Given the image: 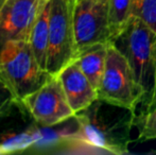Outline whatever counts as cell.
Returning a JSON list of instances; mask_svg holds the SVG:
<instances>
[{
	"label": "cell",
	"mask_w": 156,
	"mask_h": 155,
	"mask_svg": "<svg viewBox=\"0 0 156 155\" xmlns=\"http://www.w3.org/2000/svg\"><path fill=\"white\" fill-rule=\"evenodd\" d=\"M131 18L132 0H109L111 43L126 28Z\"/></svg>",
	"instance_id": "cell-12"
},
{
	"label": "cell",
	"mask_w": 156,
	"mask_h": 155,
	"mask_svg": "<svg viewBox=\"0 0 156 155\" xmlns=\"http://www.w3.org/2000/svg\"><path fill=\"white\" fill-rule=\"evenodd\" d=\"M20 102L31 119L41 128L55 126L74 116L56 76H51L41 88Z\"/></svg>",
	"instance_id": "cell-7"
},
{
	"label": "cell",
	"mask_w": 156,
	"mask_h": 155,
	"mask_svg": "<svg viewBox=\"0 0 156 155\" xmlns=\"http://www.w3.org/2000/svg\"><path fill=\"white\" fill-rule=\"evenodd\" d=\"M135 126L138 129V143L156 140V103L139 111L136 115Z\"/></svg>",
	"instance_id": "cell-13"
},
{
	"label": "cell",
	"mask_w": 156,
	"mask_h": 155,
	"mask_svg": "<svg viewBox=\"0 0 156 155\" xmlns=\"http://www.w3.org/2000/svg\"><path fill=\"white\" fill-rule=\"evenodd\" d=\"M49 43L47 68L56 76L78 54L73 26V0H50Z\"/></svg>",
	"instance_id": "cell-5"
},
{
	"label": "cell",
	"mask_w": 156,
	"mask_h": 155,
	"mask_svg": "<svg viewBox=\"0 0 156 155\" xmlns=\"http://www.w3.org/2000/svg\"><path fill=\"white\" fill-rule=\"evenodd\" d=\"M16 101L17 99L13 95L11 89L0 78V120L12 110Z\"/></svg>",
	"instance_id": "cell-15"
},
{
	"label": "cell",
	"mask_w": 156,
	"mask_h": 155,
	"mask_svg": "<svg viewBox=\"0 0 156 155\" xmlns=\"http://www.w3.org/2000/svg\"><path fill=\"white\" fill-rule=\"evenodd\" d=\"M6 0H0V10H1V8L3 6V4L5 3Z\"/></svg>",
	"instance_id": "cell-17"
},
{
	"label": "cell",
	"mask_w": 156,
	"mask_h": 155,
	"mask_svg": "<svg viewBox=\"0 0 156 155\" xmlns=\"http://www.w3.org/2000/svg\"><path fill=\"white\" fill-rule=\"evenodd\" d=\"M0 154H5V153H4V151H3V149H2L1 146H0Z\"/></svg>",
	"instance_id": "cell-18"
},
{
	"label": "cell",
	"mask_w": 156,
	"mask_h": 155,
	"mask_svg": "<svg viewBox=\"0 0 156 155\" xmlns=\"http://www.w3.org/2000/svg\"><path fill=\"white\" fill-rule=\"evenodd\" d=\"M73 26L78 53L96 44H109V0H73Z\"/></svg>",
	"instance_id": "cell-6"
},
{
	"label": "cell",
	"mask_w": 156,
	"mask_h": 155,
	"mask_svg": "<svg viewBox=\"0 0 156 155\" xmlns=\"http://www.w3.org/2000/svg\"><path fill=\"white\" fill-rule=\"evenodd\" d=\"M142 91L124 55L108 44L104 72L98 88V99L137 112L142 102Z\"/></svg>",
	"instance_id": "cell-4"
},
{
	"label": "cell",
	"mask_w": 156,
	"mask_h": 155,
	"mask_svg": "<svg viewBox=\"0 0 156 155\" xmlns=\"http://www.w3.org/2000/svg\"><path fill=\"white\" fill-rule=\"evenodd\" d=\"M154 103H156V44H155V67H154V91H153L152 104H154ZM152 104H151V105H152Z\"/></svg>",
	"instance_id": "cell-16"
},
{
	"label": "cell",
	"mask_w": 156,
	"mask_h": 155,
	"mask_svg": "<svg viewBox=\"0 0 156 155\" xmlns=\"http://www.w3.org/2000/svg\"><path fill=\"white\" fill-rule=\"evenodd\" d=\"M51 1L46 0L41 4L30 34L29 44L35 54L38 64L43 69L47 68L48 43H49V21Z\"/></svg>",
	"instance_id": "cell-10"
},
{
	"label": "cell",
	"mask_w": 156,
	"mask_h": 155,
	"mask_svg": "<svg viewBox=\"0 0 156 155\" xmlns=\"http://www.w3.org/2000/svg\"><path fill=\"white\" fill-rule=\"evenodd\" d=\"M0 78L17 101H23L51 75L38 64L29 41H10L0 49Z\"/></svg>",
	"instance_id": "cell-3"
},
{
	"label": "cell",
	"mask_w": 156,
	"mask_h": 155,
	"mask_svg": "<svg viewBox=\"0 0 156 155\" xmlns=\"http://www.w3.org/2000/svg\"><path fill=\"white\" fill-rule=\"evenodd\" d=\"M136 115V111L97 99L76 114L80 124L76 143L104 153L127 154Z\"/></svg>",
	"instance_id": "cell-1"
},
{
	"label": "cell",
	"mask_w": 156,
	"mask_h": 155,
	"mask_svg": "<svg viewBox=\"0 0 156 155\" xmlns=\"http://www.w3.org/2000/svg\"><path fill=\"white\" fill-rule=\"evenodd\" d=\"M132 16L141 19L156 32V0H132Z\"/></svg>",
	"instance_id": "cell-14"
},
{
	"label": "cell",
	"mask_w": 156,
	"mask_h": 155,
	"mask_svg": "<svg viewBox=\"0 0 156 155\" xmlns=\"http://www.w3.org/2000/svg\"><path fill=\"white\" fill-rule=\"evenodd\" d=\"M74 115L98 99V90L74 62L56 75Z\"/></svg>",
	"instance_id": "cell-9"
},
{
	"label": "cell",
	"mask_w": 156,
	"mask_h": 155,
	"mask_svg": "<svg viewBox=\"0 0 156 155\" xmlns=\"http://www.w3.org/2000/svg\"><path fill=\"white\" fill-rule=\"evenodd\" d=\"M126 58L137 84L142 91L141 108L153 102L156 32L138 17L132 16L126 28L113 41Z\"/></svg>",
	"instance_id": "cell-2"
},
{
	"label": "cell",
	"mask_w": 156,
	"mask_h": 155,
	"mask_svg": "<svg viewBox=\"0 0 156 155\" xmlns=\"http://www.w3.org/2000/svg\"><path fill=\"white\" fill-rule=\"evenodd\" d=\"M108 44H96L78 53L73 62L98 90L104 72Z\"/></svg>",
	"instance_id": "cell-11"
},
{
	"label": "cell",
	"mask_w": 156,
	"mask_h": 155,
	"mask_svg": "<svg viewBox=\"0 0 156 155\" xmlns=\"http://www.w3.org/2000/svg\"><path fill=\"white\" fill-rule=\"evenodd\" d=\"M44 1L46 0H6L0 10V49L10 41H29Z\"/></svg>",
	"instance_id": "cell-8"
}]
</instances>
